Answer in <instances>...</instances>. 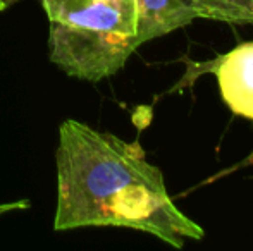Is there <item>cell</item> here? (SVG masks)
Wrapping results in <instances>:
<instances>
[{
  "label": "cell",
  "mask_w": 253,
  "mask_h": 251,
  "mask_svg": "<svg viewBox=\"0 0 253 251\" xmlns=\"http://www.w3.org/2000/svg\"><path fill=\"white\" fill-rule=\"evenodd\" d=\"M55 165V231L126 227L148 232L174 248L205 234L176 207L162 171L147 160L136 141L69 119L59 127Z\"/></svg>",
  "instance_id": "6da1fadb"
},
{
  "label": "cell",
  "mask_w": 253,
  "mask_h": 251,
  "mask_svg": "<svg viewBox=\"0 0 253 251\" xmlns=\"http://www.w3.org/2000/svg\"><path fill=\"white\" fill-rule=\"evenodd\" d=\"M48 55L69 77L97 83L136 52V0H42Z\"/></svg>",
  "instance_id": "7a4b0ae2"
},
{
  "label": "cell",
  "mask_w": 253,
  "mask_h": 251,
  "mask_svg": "<svg viewBox=\"0 0 253 251\" xmlns=\"http://www.w3.org/2000/svg\"><path fill=\"white\" fill-rule=\"evenodd\" d=\"M213 74L231 112L253 121V41L240 43L220 55Z\"/></svg>",
  "instance_id": "3957f363"
},
{
  "label": "cell",
  "mask_w": 253,
  "mask_h": 251,
  "mask_svg": "<svg viewBox=\"0 0 253 251\" xmlns=\"http://www.w3.org/2000/svg\"><path fill=\"white\" fill-rule=\"evenodd\" d=\"M198 17L195 0H136V43L166 36Z\"/></svg>",
  "instance_id": "277c9868"
},
{
  "label": "cell",
  "mask_w": 253,
  "mask_h": 251,
  "mask_svg": "<svg viewBox=\"0 0 253 251\" xmlns=\"http://www.w3.org/2000/svg\"><path fill=\"white\" fill-rule=\"evenodd\" d=\"M198 17L233 24L253 23V0H195Z\"/></svg>",
  "instance_id": "5b68a950"
},
{
  "label": "cell",
  "mask_w": 253,
  "mask_h": 251,
  "mask_svg": "<svg viewBox=\"0 0 253 251\" xmlns=\"http://www.w3.org/2000/svg\"><path fill=\"white\" fill-rule=\"evenodd\" d=\"M30 205L31 203L28 200L10 201V203H2V205H0V215L9 214V212H14V210H28V208H30Z\"/></svg>",
  "instance_id": "8992f818"
},
{
  "label": "cell",
  "mask_w": 253,
  "mask_h": 251,
  "mask_svg": "<svg viewBox=\"0 0 253 251\" xmlns=\"http://www.w3.org/2000/svg\"><path fill=\"white\" fill-rule=\"evenodd\" d=\"M17 2H21V0H0V10L9 9V7L16 5Z\"/></svg>",
  "instance_id": "52a82bcc"
}]
</instances>
